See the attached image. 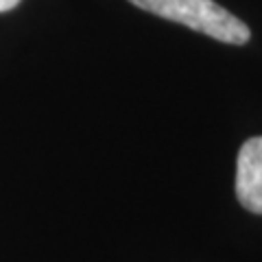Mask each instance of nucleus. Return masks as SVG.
Returning a JSON list of instances; mask_svg holds the SVG:
<instances>
[{
  "label": "nucleus",
  "instance_id": "nucleus-1",
  "mask_svg": "<svg viewBox=\"0 0 262 262\" xmlns=\"http://www.w3.org/2000/svg\"><path fill=\"white\" fill-rule=\"evenodd\" d=\"M129 3L225 44L241 46L247 44L251 37L247 24L216 5L214 0H129Z\"/></svg>",
  "mask_w": 262,
  "mask_h": 262
},
{
  "label": "nucleus",
  "instance_id": "nucleus-2",
  "mask_svg": "<svg viewBox=\"0 0 262 262\" xmlns=\"http://www.w3.org/2000/svg\"><path fill=\"white\" fill-rule=\"evenodd\" d=\"M236 196L245 210L262 214V136L249 138L238 151Z\"/></svg>",
  "mask_w": 262,
  "mask_h": 262
},
{
  "label": "nucleus",
  "instance_id": "nucleus-3",
  "mask_svg": "<svg viewBox=\"0 0 262 262\" xmlns=\"http://www.w3.org/2000/svg\"><path fill=\"white\" fill-rule=\"evenodd\" d=\"M20 3H22V0H0V13L15 9V7H18Z\"/></svg>",
  "mask_w": 262,
  "mask_h": 262
}]
</instances>
